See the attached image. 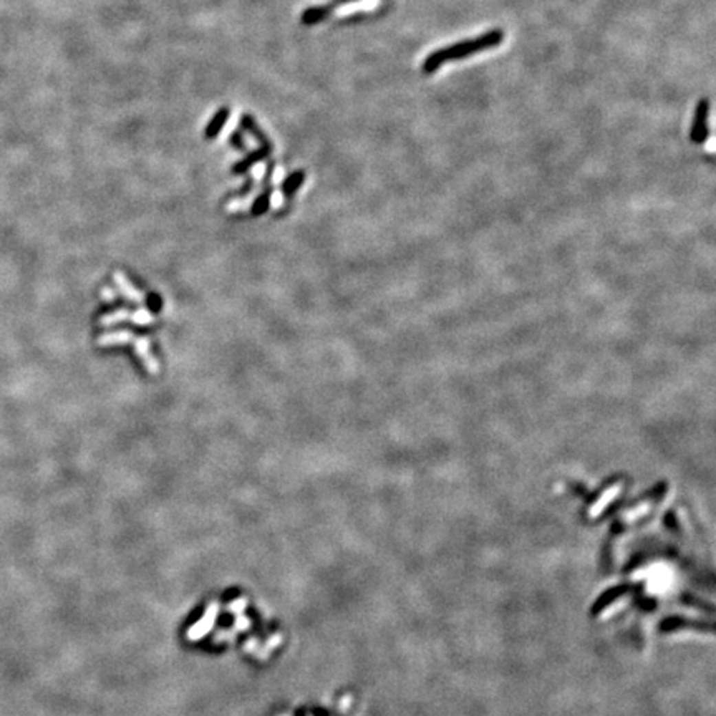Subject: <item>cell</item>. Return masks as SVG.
I'll list each match as a JSON object with an SVG mask.
<instances>
[{
    "label": "cell",
    "mask_w": 716,
    "mask_h": 716,
    "mask_svg": "<svg viewBox=\"0 0 716 716\" xmlns=\"http://www.w3.org/2000/svg\"><path fill=\"white\" fill-rule=\"evenodd\" d=\"M355 2H358V0H334V2H330V3L334 9H337V7H340V6H347V3H355Z\"/></svg>",
    "instance_id": "10"
},
{
    "label": "cell",
    "mask_w": 716,
    "mask_h": 716,
    "mask_svg": "<svg viewBox=\"0 0 716 716\" xmlns=\"http://www.w3.org/2000/svg\"><path fill=\"white\" fill-rule=\"evenodd\" d=\"M708 118H710V100L702 98L697 105L693 124H691L690 129V140L695 144H703L708 140V136H710Z\"/></svg>",
    "instance_id": "2"
},
{
    "label": "cell",
    "mask_w": 716,
    "mask_h": 716,
    "mask_svg": "<svg viewBox=\"0 0 716 716\" xmlns=\"http://www.w3.org/2000/svg\"><path fill=\"white\" fill-rule=\"evenodd\" d=\"M229 115H230L229 107H221L219 110L214 113L213 118L209 120L208 124H206L204 138L208 140V141L216 140L217 136H219V133L222 131V128H224L226 123H228Z\"/></svg>",
    "instance_id": "5"
},
{
    "label": "cell",
    "mask_w": 716,
    "mask_h": 716,
    "mask_svg": "<svg viewBox=\"0 0 716 716\" xmlns=\"http://www.w3.org/2000/svg\"><path fill=\"white\" fill-rule=\"evenodd\" d=\"M229 144L236 149V151H246V141L242 138V133L239 131V129H234V131L230 133Z\"/></svg>",
    "instance_id": "9"
},
{
    "label": "cell",
    "mask_w": 716,
    "mask_h": 716,
    "mask_svg": "<svg viewBox=\"0 0 716 716\" xmlns=\"http://www.w3.org/2000/svg\"><path fill=\"white\" fill-rule=\"evenodd\" d=\"M303 180H305V173H303L302 169H297V171H294L292 175L287 176L284 184H282V193H284V196H290V194H294L295 191H297V189L301 188V184L303 183Z\"/></svg>",
    "instance_id": "8"
},
{
    "label": "cell",
    "mask_w": 716,
    "mask_h": 716,
    "mask_svg": "<svg viewBox=\"0 0 716 716\" xmlns=\"http://www.w3.org/2000/svg\"><path fill=\"white\" fill-rule=\"evenodd\" d=\"M269 156H270V153H267L265 149H262V148L254 149V151L248 153V156H246L244 160H241L237 164H234L232 175H246L250 168H254V166L261 163V161L267 160Z\"/></svg>",
    "instance_id": "6"
},
{
    "label": "cell",
    "mask_w": 716,
    "mask_h": 716,
    "mask_svg": "<svg viewBox=\"0 0 716 716\" xmlns=\"http://www.w3.org/2000/svg\"><path fill=\"white\" fill-rule=\"evenodd\" d=\"M216 616H217V605L209 607V610L206 612L204 618H202L201 622H197V625H194L193 629L189 630V638H191V640L202 638V635H206L209 630H211L214 620H216Z\"/></svg>",
    "instance_id": "7"
},
{
    "label": "cell",
    "mask_w": 716,
    "mask_h": 716,
    "mask_svg": "<svg viewBox=\"0 0 716 716\" xmlns=\"http://www.w3.org/2000/svg\"><path fill=\"white\" fill-rule=\"evenodd\" d=\"M504 40V30L501 28H492L486 34L479 37L461 40L458 43H453L450 47L440 48V50L431 52L422 63V72L424 75H431L438 72L446 62H456V60L469 58V56L479 54V52L489 50V48L499 47Z\"/></svg>",
    "instance_id": "1"
},
{
    "label": "cell",
    "mask_w": 716,
    "mask_h": 716,
    "mask_svg": "<svg viewBox=\"0 0 716 716\" xmlns=\"http://www.w3.org/2000/svg\"><path fill=\"white\" fill-rule=\"evenodd\" d=\"M241 128L244 129L249 136H252V138L257 141L259 148L265 149L267 153H272V149H274L272 141L267 138L265 133L259 128V124L256 123V118H254V116L242 115L241 116Z\"/></svg>",
    "instance_id": "3"
},
{
    "label": "cell",
    "mask_w": 716,
    "mask_h": 716,
    "mask_svg": "<svg viewBox=\"0 0 716 716\" xmlns=\"http://www.w3.org/2000/svg\"><path fill=\"white\" fill-rule=\"evenodd\" d=\"M332 10H334L332 3H325V6L309 7V9H305V10L302 12L301 23H302V25L310 27V25H317V23L325 22V20L332 15Z\"/></svg>",
    "instance_id": "4"
}]
</instances>
